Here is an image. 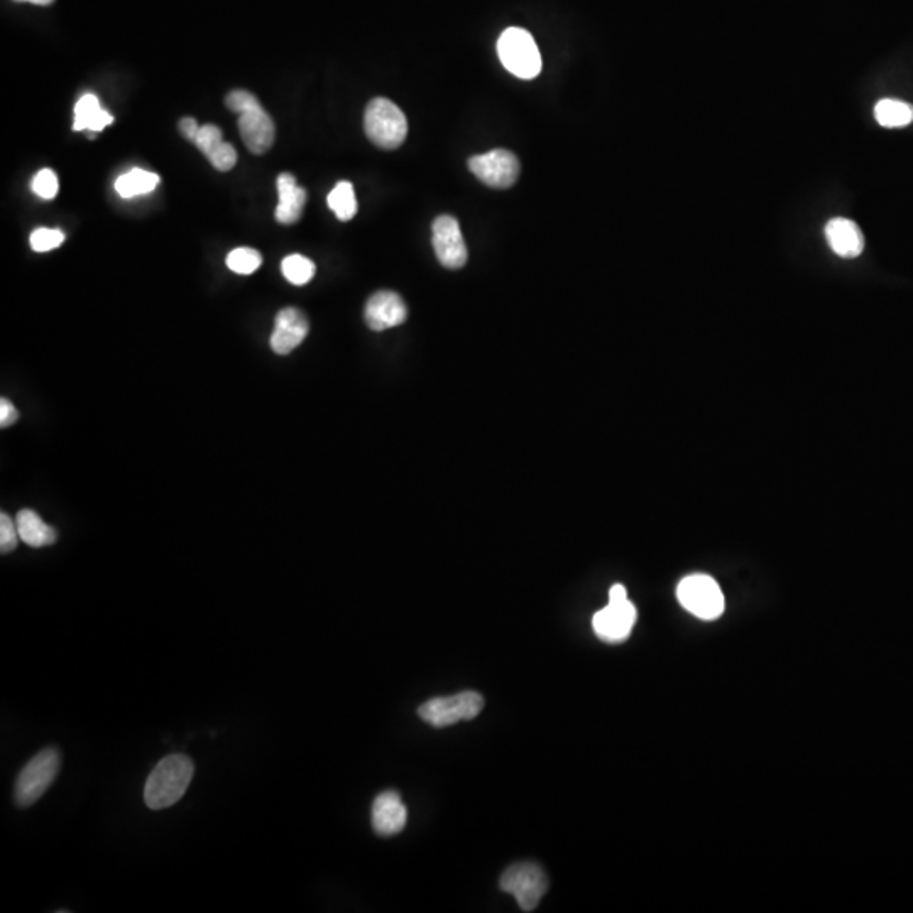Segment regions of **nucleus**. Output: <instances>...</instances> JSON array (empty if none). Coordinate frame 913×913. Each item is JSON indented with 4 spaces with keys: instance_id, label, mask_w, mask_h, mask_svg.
<instances>
[{
    "instance_id": "f257e3e1",
    "label": "nucleus",
    "mask_w": 913,
    "mask_h": 913,
    "mask_svg": "<svg viewBox=\"0 0 913 913\" xmlns=\"http://www.w3.org/2000/svg\"><path fill=\"white\" fill-rule=\"evenodd\" d=\"M195 765L185 755H170L159 761L144 788V802L149 809H168L185 795L192 783Z\"/></svg>"
},
{
    "instance_id": "f03ea898",
    "label": "nucleus",
    "mask_w": 913,
    "mask_h": 913,
    "mask_svg": "<svg viewBox=\"0 0 913 913\" xmlns=\"http://www.w3.org/2000/svg\"><path fill=\"white\" fill-rule=\"evenodd\" d=\"M364 129L372 144L383 149H396L405 143L408 121L403 110L391 100L374 99L367 105Z\"/></svg>"
},
{
    "instance_id": "7ed1b4c3",
    "label": "nucleus",
    "mask_w": 913,
    "mask_h": 913,
    "mask_svg": "<svg viewBox=\"0 0 913 913\" xmlns=\"http://www.w3.org/2000/svg\"><path fill=\"white\" fill-rule=\"evenodd\" d=\"M499 60L514 77L531 80L542 72V55L526 29L509 28L498 41Z\"/></svg>"
},
{
    "instance_id": "20e7f679",
    "label": "nucleus",
    "mask_w": 913,
    "mask_h": 913,
    "mask_svg": "<svg viewBox=\"0 0 913 913\" xmlns=\"http://www.w3.org/2000/svg\"><path fill=\"white\" fill-rule=\"evenodd\" d=\"M60 751L55 748H46L39 751L28 765L22 768L16 780V804L19 807H29L36 804L43 793L55 782L60 771Z\"/></svg>"
},
{
    "instance_id": "39448f33",
    "label": "nucleus",
    "mask_w": 913,
    "mask_h": 913,
    "mask_svg": "<svg viewBox=\"0 0 913 913\" xmlns=\"http://www.w3.org/2000/svg\"><path fill=\"white\" fill-rule=\"evenodd\" d=\"M484 709V699L474 690H465L450 697L428 700L418 709L421 721L433 728H449L459 721H471Z\"/></svg>"
},
{
    "instance_id": "423d86ee",
    "label": "nucleus",
    "mask_w": 913,
    "mask_h": 913,
    "mask_svg": "<svg viewBox=\"0 0 913 913\" xmlns=\"http://www.w3.org/2000/svg\"><path fill=\"white\" fill-rule=\"evenodd\" d=\"M680 604L695 618L712 621L724 613V594L709 575H689L677 587Z\"/></svg>"
},
{
    "instance_id": "0eeeda50",
    "label": "nucleus",
    "mask_w": 913,
    "mask_h": 913,
    "mask_svg": "<svg viewBox=\"0 0 913 913\" xmlns=\"http://www.w3.org/2000/svg\"><path fill=\"white\" fill-rule=\"evenodd\" d=\"M499 886L516 898L523 912H533L547 893L548 880L538 864L518 863L504 871Z\"/></svg>"
},
{
    "instance_id": "6e6552de",
    "label": "nucleus",
    "mask_w": 913,
    "mask_h": 913,
    "mask_svg": "<svg viewBox=\"0 0 913 913\" xmlns=\"http://www.w3.org/2000/svg\"><path fill=\"white\" fill-rule=\"evenodd\" d=\"M469 170L491 188H511L520 178V159L506 149H493L486 154H477L469 159Z\"/></svg>"
},
{
    "instance_id": "1a4fd4ad",
    "label": "nucleus",
    "mask_w": 913,
    "mask_h": 913,
    "mask_svg": "<svg viewBox=\"0 0 913 913\" xmlns=\"http://www.w3.org/2000/svg\"><path fill=\"white\" fill-rule=\"evenodd\" d=\"M433 249L442 266L460 269L467 263V246L459 222L450 215H440L433 222Z\"/></svg>"
},
{
    "instance_id": "9d476101",
    "label": "nucleus",
    "mask_w": 913,
    "mask_h": 913,
    "mask_svg": "<svg viewBox=\"0 0 913 913\" xmlns=\"http://www.w3.org/2000/svg\"><path fill=\"white\" fill-rule=\"evenodd\" d=\"M636 607L629 599L609 601L592 619L596 635L607 643H619L631 635L636 623Z\"/></svg>"
},
{
    "instance_id": "9b49d317",
    "label": "nucleus",
    "mask_w": 913,
    "mask_h": 913,
    "mask_svg": "<svg viewBox=\"0 0 913 913\" xmlns=\"http://www.w3.org/2000/svg\"><path fill=\"white\" fill-rule=\"evenodd\" d=\"M408 308L405 301L394 291H378L367 300L364 320L374 332L393 329L405 323Z\"/></svg>"
},
{
    "instance_id": "f8f14e48",
    "label": "nucleus",
    "mask_w": 913,
    "mask_h": 913,
    "mask_svg": "<svg viewBox=\"0 0 913 913\" xmlns=\"http://www.w3.org/2000/svg\"><path fill=\"white\" fill-rule=\"evenodd\" d=\"M308 329L310 325L305 313L298 308H283L274 320V330L269 340L271 349L278 356L291 354L303 340L307 339Z\"/></svg>"
},
{
    "instance_id": "ddd939ff",
    "label": "nucleus",
    "mask_w": 913,
    "mask_h": 913,
    "mask_svg": "<svg viewBox=\"0 0 913 913\" xmlns=\"http://www.w3.org/2000/svg\"><path fill=\"white\" fill-rule=\"evenodd\" d=\"M372 829L378 836L400 834L408 821V810L396 792H383L376 797L371 812Z\"/></svg>"
},
{
    "instance_id": "4468645a",
    "label": "nucleus",
    "mask_w": 913,
    "mask_h": 913,
    "mask_svg": "<svg viewBox=\"0 0 913 913\" xmlns=\"http://www.w3.org/2000/svg\"><path fill=\"white\" fill-rule=\"evenodd\" d=\"M239 131L246 148L254 154L269 151L276 137L273 119L263 107L239 114Z\"/></svg>"
},
{
    "instance_id": "2eb2a0df",
    "label": "nucleus",
    "mask_w": 913,
    "mask_h": 913,
    "mask_svg": "<svg viewBox=\"0 0 913 913\" xmlns=\"http://www.w3.org/2000/svg\"><path fill=\"white\" fill-rule=\"evenodd\" d=\"M826 237L832 251L844 259L858 257L864 251V236L853 220L836 217L826 225Z\"/></svg>"
},
{
    "instance_id": "dca6fc26",
    "label": "nucleus",
    "mask_w": 913,
    "mask_h": 913,
    "mask_svg": "<svg viewBox=\"0 0 913 913\" xmlns=\"http://www.w3.org/2000/svg\"><path fill=\"white\" fill-rule=\"evenodd\" d=\"M279 203L276 207V220L279 224L293 225L301 219L303 208L307 203V192L298 186L295 176L281 173L276 181Z\"/></svg>"
},
{
    "instance_id": "f3484780",
    "label": "nucleus",
    "mask_w": 913,
    "mask_h": 913,
    "mask_svg": "<svg viewBox=\"0 0 913 913\" xmlns=\"http://www.w3.org/2000/svg\"><path fill=\"white\" fill-rule=\"evenodd\" d=\"M114 122V117L102 109L99 99L87 93L75 105V122L73 131H87L90 137H95L97 132L104 131L105 127Z\"/></svg>"
},
{
    "instance_id": "a211bd4d",
    "label": "nucleus",
    "mask_w": 913,
    "mask_h": 913,
    "mask_svg": "<svg viewBox=\"0 0 913 913\" xmlns=\"http://www.w3.org/2000/svg\"><path fill=\"white\" fill-rule=\"evenodd\" d=\"M16 525L17 530H19V536H21V542L26 543L29 547H50L58 538L55 528L46 525L33 509H21L17 513Z\"/></svg>"
},
{
    "instance_id": "6ab92c4d",
    "label": "nucleus",
    "mask_w": 913,
    "mask_h": 913,
    "mask_svg": "<svg viewBox=\"0 0 913 913\" xmlns=\"http://www.w3.org/2000/svg\"><path fill=\"white\" fill-rule=\"evenodd\" d=\"M875 119L886 129H900L913 122V105L903 100L883 99L875 105Z\"/></svg>"
},
{
    "instance_id": "aec40b11",
    "label": "nucleus",
    "mask_w": 913,
    "mask_h": 913,
    "mask_svg": "<svg viewBox=\"0 0 913 913\" xmlns=\"http://www.w3.org/2000/svg\"><path fill=\"white\" fill-rule=\"evenodd\" d=\"M159 185V176L151 171L134 168L126 175L119 176L115 181V192L122 198H134L139 195H148L156 190Z\"/></svg>"
},
{
    "instance_id": "412c9836",
    "label": "nucleus",
    "mask_w": 913,
    "mask_h": 913,
    "mask_svg": "<svg viewBox=\"0 0 913 913\" xmlns=\"http://www.w3.org/2000/svg\"><path fill=\"white\" fill-rule=\"evenodd\" d=\"M329 207L337 219L349 222L357 214V200L354 186L350 181H339L329 193Z\"/></svg>"
},
{
    "instance_id": "4be33fe9",
    "label": "nucleus",
    "mask_w": 913,
    "mask_h": 913,
    "mask_svg": "<svg viewBox=\"0 0 913 913\" xmlns=\"http://www.w3.org/2000/svg\"><path fill=\"white\" fill-rule=\"evenodd\" d=\"M281 271L291 285L303 286L310 283L315 276V264L312 259L301 256V254H291L283 259Z\"/></svg>"
},
{
    "instance_id": "5701e85b",
    "label": "nucleus",
    "mask_w": 913,
    "mask_h": 913,
    "mask_svg": "<svg viewBox=\"0 0 913 913\" xmlns=\"http://www.w3.org/2000/svg\"><path fill=\"white\" fill-rule=\"evenodd\" d=\"M261 264H263V256L251 247H237L227 256V268L242 276L256 273L257 269L261 268Z\"/></svg>"
},
{
    "instance_id": "b1692460",
    "label": "nucleus",
    "mask_w": 913,
    "mask_h": 913,
    "mask_svg": "<svg viewBox=\"0 0 913 913\" xmlns=\"http://www.w3.org/2000/svg\"><path fill=\"white\" fill-rule=\"evenodd\" d=\"M31 247L36 252L53 251L65 242V234L58 229H36L31 234Z\"/></svg>"
},
{
    "instance_id": "393cba45",
    "label": "nucleus",
    "mask_w": 913,
    "mask_h": 913,
    "mask_svg": "<svg viewBox=\"0 0 913 913\" xmlns=\"http://www.w3.org/2000/svg\"><path fill=\"white\" fill-rule=\"evenodd\" d=\"M31 188H33V192L39 198L53 200L56 197V193H58V188H60L58 176L55 175V171L44 168V170L39 171L38 175L34 176Z\"/></svg>"
},
{
    "instance_id": "a878e982",
    "label": "nucleus",
    "mask_w": 913,
    "mask_h": 913,
    "mask_svg": "<svg viewBox=\"0 0 913 913\" xmlns=\"http://www.w3.org/2000/svg\"><path fill=\"white\" fill-rule=\"evenodd\" d=\"M207 159L214 165L215 170L230 171L237 163L236 149L232 144L222 141L207 154Z\"/></svg>"
},
{
    "instance_id": "bb28decb",
    "label": "nucleus",
    "mask_w": 913,
    "mask_h": 913,
    "mask_svg": "<svg viewBox=\"0 0 913 913\" xmlns=\"http://www.w3.org/2000/svg\"><path fill=\"white\" fill-rule=\"evenodd\" d=\"M19 530L17 525L12 521L11 516L6 513L0 514V552L11 553L16 550L19 543Z\"/></svg>"
},
{
    "instance_id": "cd10ccee",
    "label": "nucleus",
    "mask_w": 913,
    "mask_h": 913,
    "mask_svg": "<svg viewBox=\"0 0 913 913\" xmlns=\"http://www.w3.org/2000/svg\"><path fill=\"white\" fill-rule=\"evenodd\" d=\"M225 105H227L232 112H237V114H244L247 110L261 107L259 100H257L252 93L246 92V90H234V92H230L229 95H227V99H225Z\"/></svg>"
},
{
    "instance_id": "c85d7f7f",
    "label": "nucleus",
    "mask_w": 913,
    "mask_h": 913,
    "mask_svg": "<svg viewBox=\"0 0 913 913\" xmlns=\"http://www.w3.org/2000/svg\"><path fill=\"white\" fill-rule=\"evenodd\" d=\"M222 141L224 139H222V131H220L219 127L207 124V126L200 127V132H198L197 139H195L193 144L207 156Z\"/></svg>"
},
{
    "instance_id": "c756f323",
    "label": "nucleus",
    "mask_w": 913,
    "mask_h": 913,
    "mask_svg": "<svg viewBox=\"0 0 913 913\" xmlns=\"http://www.w3.org/2000/svg\"><path fill=\"white\" fill-rule=\"evenodd\" d=\"M17 420H19V411L14 408L11 401L2 398L0 400V427H12Z\"/></svg>"
},
{
    "instance_id": "7c9ffc66",
    "label": "nucleus",
    "mask_w": 913,
    "mask_h": 913,
    "mask_svg": "<svg viewBox=\"0 0 913 913\" xmlns=\"http://www.w3.org/2000/svg\"><path fill=\"white\" fill-rule=\"evenodd\" d=\"M200 127L202 126H200L193 117H185V119H181L180 124H178L181 136L186 137L190 143H195L198 132H200Z\"/></svg>"
},
{
    "instance_id": "2f4dec72",
    "label": "nucleus",
    "mask_w": 913,
    "mask_h": 913,
    "mask_svg": "<svg viewBox=\"0 0 913 913\" xmlns=\"http://www.w3.org/2000/svg\"><path fill=\"white\" fill-rule=\"evenodd\" d=\"M17 2H31L34 6H50L55 0H17Z\"/></svg>"
}]
</instances>
